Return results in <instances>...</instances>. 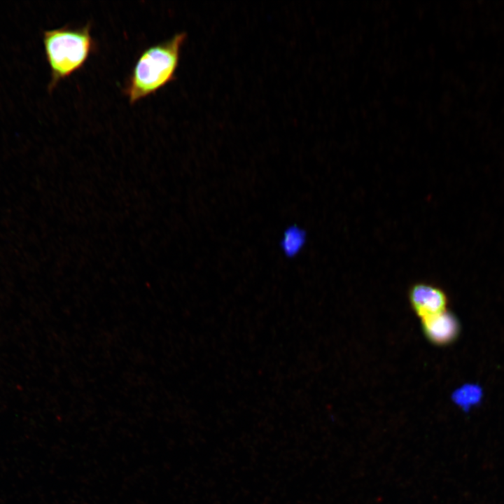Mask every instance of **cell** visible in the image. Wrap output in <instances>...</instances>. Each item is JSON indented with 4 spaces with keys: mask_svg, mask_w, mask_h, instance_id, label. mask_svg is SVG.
<instances>
[{
    "mask_svg": "<svg viewBox=\"0 0 504 504\" xmlns=\"http://www.w3.org/2000/svg\"><path fill=\"white\" fill-rule=\"evenodd\" d=\"M186 38L185 32L177 33L141 52L123 88L130 104L155 94L176 78Z\"/></svg>",
    "mask_w": 504,
    "mask_h": 504,
    "instance_id": "6da1fadb",
    "label": "cell"
},
{
    "mask_svg": "<svg viewBox=\"0 0 504 504\" xmlns=\"http://www.w3.org/2000/svg\"><path fill=\"white\" fill-rule=\"evenodd\" d=\"M42 41L50 70V93L62 80L84 66L96 46L90 23L79 27L66 24L43 31Z\"/></svg>",
    "mask_w": 504,
    "mask_h": 504,
    "instance_id": "7a4b0ae2",
    "label": "cell"
},
{
    "mask_svg": "<svg viewBox=\"0 0 504 504\" xmlns=\"http://www.w3.org/2000/svg\"><path fill=\"white\" fill-rule=\"evenodd\" d=\"M408 298L412 308L421 318L434 316L447 310L448 298L439 286L426 282L413 284L409 289Z\"/></svg>",
    "mask_w": 504,
    "mask_h": 504,
    "instance_id": "3957f363",
    "label": "cell"
},
{
    "mask_svg": "<svg viewBox=\"0 0 504 504\" xmlns=\"http://www.w3.org/2000/svg\"><path fill=\"white\" fill-rule=\"evenodd\" d=\"M426 337L433 344L444 346L454 342L459 335L460 323L456 316L446 310L421 320Z\"/></svg>",
    "mask_w": 504,
    "mask_h": 504,
    "instance_id": "277c9868",
    "label": "cell"
},
{
    "mask_svg": "<svg viewBox=\"0 0 504 504\" xmlns=\"http://www.w3.org/2000/svg\"><path fill=\"white\" fill-rule=\"evenodd\" d=\"M484 391L477 384L468 383L456 388L451 395L453 402L463 412H469L482 403Z\"/></svg>",
    "mask_w": 504,
    "mask_h": 504,
    "instance_id": "5b68a950",
    "label": "cell"
},
{
    "mask_svg": "<svg viewBox=\"0 0 504 504\" xmlns=\"http://www.w3.org/2000/svg\"><path fill=\"white\" fill-rule=\"evenodd\" d=\"M306 239L305 230L297 225H290L284 230L279 246L287 258H294L303 248Z\"/></svg>",
    "mask_w": 504,
    "mask_h": 504,
    "instance_id": "8992f818",
    "label": "cell"
}]
</instances>
